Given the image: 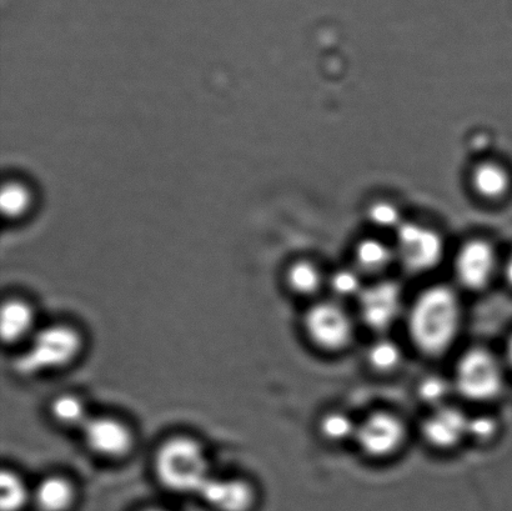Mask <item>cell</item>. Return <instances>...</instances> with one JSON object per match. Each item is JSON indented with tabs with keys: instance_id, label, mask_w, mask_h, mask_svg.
<instances>
[{
	"instance_id": "obj_22",
	"label": "cell",
	"mask_w": 512,
	"mask_h": 511,
	"mask_svg": "<svg viewBox=\"0 0 512 511\" xmlns=\"http://www.w3.org/2000/svg\"><path fill=\"white\" fill-rule=\"evenodd\" d=\"M28 205L29 194L20 185H8L0 195V207H2L3 213L9 215V217H18V215L24 213Z\"/></svg>"
},
{
	"instance_id": "obj_23",
	"label": "cell",
	"mask_w": 512,
	"mask_h": 511,
	"mask_svg": "<svg viewBox=\"0 0 512 511\" xmlns=\"http://www.w3.org/2000/svg\"><path fill=\"white\" fill-rule=\"evenodd\" d=\"M331 287L335 293L343 295V297L361 293L360 279L353 270L343 269L336 272L331 279Z\"/></svg>"
},
{
	"instance_id": "obj_8",
	"label": "cell",
	"mask_w": 512,
	"mask_h": 511,
	"mask_svg": "<svg viewBox=\"0 0 512 511\" xmlns=\"http://www.w3.org/2000/svg\"><path fill=\"white\" fill-rule=\"evenodd\" d=\"M401 290L393 282H381L361 290L360 313L368 327L385 330L398 319Z\"/></svg>"
},
{
	"instance_id": "obj_16",
	"label": "cell",
	"mask_w": 512,
	"mask_h": 511,
	"mask_svg": "<svg viewBox=\"0 0 512 511\" xmlns=\"http://www.w3.org/2000/svg\"><path fill=\"white\" fill-rule=\"evenodd\" d=\"M52 415L65 427H82L89 419L87 407L82 399L75 395H60L52 404Z\"/></svg>"
},
{
	"instance_id": "obj_24",
	"label": "cell",
	"mask_w": 512,
	"mask_h": 511,
	"mask_svg": "<svg viewBox=\"0 0 512 511\" xmlns=\"http://www.w3.org/2000/svg\"><path fill=\"white\" fill-rule=\"evenodd\" d=\"M449 393V384L440 377H429L420 383L419 394L424 402L439 403Z\"/></svg>"
},
{
	"instance_id": "obj_19",
	"label": "cell",
	"mask_w": 512,
	"mask_h": 511,
	"mask_svg": "<svg viewBox=\"0 0 512 511\" xmlns=\"http://www.w3.org/2000/svg\"><path fill=\"white\" fill-rule=\"evenodd\" d=\"M288 283L296 293L313 294L321 283L319 270L308 262L296 263L289 270Z\"/></svg>"
},
{
	"instance_id": "obj_14",
	"label": "cell",
	"mask_w": 512,
	"mask_h": 511,
	"mask_svg": "<svg viewBox=\"0 0 512 511\" xmlns=\"http://www.w3.org/2000/svg\"><path fill=\"white\" fill-rule=\"evenodd\" d=\"M73 500L72 484L60 477L44 479L34 492V502L40 511H65Z\"/></svg>"
},
{
	"instance_id": "obj_1",
	"label": "cell",
	"mask_w": 512,
	"mask_h": 511,
	"mask_svg": "<svg viewBox=\"0 0 512 511\" xmlns=\"http://www.w3.org/2000/svg\"><path fill=\"white\" fill-rule=\"evenodd\" d=\"M460 303L453 290L433 287L420 295L411 309L409 330L421 352L440 355L454 343L460 327Z\"/></svg>"
},
{
	"instance_id": "obj_3",
	"label": "cell",
	"mask_w": 512,
	"mask_h": 511,
	"mask_svg": "<svg viewBox=\"0 0 512 511\" xmlns=\"http://www.w3.org/2000/svg\"><path fill=\"white\" fill-rule=\"evenodd\" d=\"M82 350V338L68 325H52L35 334L27 349L15 359L20 375H33L62 369L73 363Z\"/></svg>"
},
{
	"instance_id": "obj_4",
	"label": "cell",
	"mask_w": 512,
	"mask_h": 511,
	"mask_svg": "<svg viewBox=\"0 0 512 511\" xmlns=\"http://www.w3.org/2000/svg\"><path fill=\"white\" fill-rule=\"evenodd\" d=\"M504 375L498 359L488 350H469L456 369V387L464 397L474 402L498 397L503 390Z\"/></svg>"
},
{
	"instance_id": "obj_6",
	"label": "cell",
	"mask_w": 512,
	"mask_h": 511,
	"mask_svg": "<svg viewBox=\"0 0 512 511\" xmlns=\"http://www.w3.org/2000/svg\"><path fill=\"white\" fill-rule=\"evenodd\" d=\"M398 249L401 260L411 272L434 268L443 257V242L439 235L416 224L399 227Z\"/></svg>"
},
{
	"instance_id": "obj_2",
	"label": "cell",
	"mask_w": 512,
	"mask_h": 511,
	"mask_svg": "<svg viewBox=\"0 0 512 511\" xmlns=\"http://www.w3.org/2000/svg\"><path fill=\"white\" fill-rule=\"evenodd\" d=\"M155 473L165 487L178 493H200L212 477L202 445L187 437L162 445L155 458Z\"/></svg>"
},
{
	"instance_id": "obj_27",
	"label": "cell",
	"mask_w": 512,
	"mask_h": 511,
	"mask_svg": "<svg viewBox=\"0 0 512 511\" xmlns=\"http://www.w3.org/2000/svg\"><path fill=\"white\" fill-rule=\"evenodd\" d=\"M505 277H506V280H508V283L512 287V257L508 260V263H506Z\"/></svg>"
},
{
	"instance_id": "obj_29",
	"label": "cell",
	"mask_w": 512,
	"mask_h": 511,
	"mask_svg": "<svg viewBox=\"0 0 512 511\" xmlns=\"http://www.w3.org/2000/svg\"><path fill=\"white\" fill-rule=\"evenodd\" d=\"M145 511H164V510H160V509H149V510H145Z\"/></svg>"
},
{
	"instance_id": "obj_11",
	"label": "cell",
	"mask_w": 512,
	"mask_h": 511,
	"mask_svg": "<svg viewBox=\"0 0 512 511\" xmlns=\"http://www.w3.org/2000/svg\"><path fill=\"white\" fill-rule=\"evenodd\" d=\"M200 495L219 511H248L254 503V492L240 479L210 477Z\"/></svg>"
},
{
	"instance_id": "obj_25",
	"label": "cell",
	"mask_w": 512,
	"mask_h": 511,
	"mask_svg": "<svg viewBox=\"0 0 512 511\" xmlns=\"http://www.w3.org/2000/svg\"><path fill=\"white\" fill-rule=\"evenodd\" d=\"M371 222L381 228H393L399 224L400 214L398 209L389 203H378L369 210Z\"/></svg>"
},
{
	"instance_id": "obj_20",
	"label": "cell",
	"mask_w": 512,
	"mask_h": 511,
	"mask_svg": "<svg viewBox=\"0 0 512 511\" xmlns=\"http://www.w3.org/2000/svg\"><path fill=\"white\" fill-rule=\"evenodd\" d=\"M369 362L380 372H389L401 362V350L388 339H380L369 349Z\"/></svg>"
},
{
	"instance_id": "obj_17",
	"label": "cell",
	"mask_w": 512,
	"mask_h": 511,
	"mask_svg": "<svg viewBox=\"0 0 512 511\" xmlns=\"http://www.w3.org/2000/svg\"><path fill=\"white\" fill-rule=\"evenodd\" d=\"M0 508L2 511H19L29 499L27 485L17 474L3 470L0 477Z\"/></svg>"
},
{
	"instance_id": "obj_13",
	"label": "cell",
	"mask_w": 512,
	"mask_h": 511,
	"mask_svg": "<svg viewBox=\"0 0 512 511\" xmlns=\"http://www.w3.org/2000/svg\"><path fill=\"white\" fill-rule=\"evenodd\" d=\"M34 312L22 300L13 299L4 303L0 313V333L5 343H14L32 333Z\"/></svg>"
},
{
	"instance_id": "obj_28",
	"label": "cell",
	"mask_w": 512,
	"mask_h": 511,
	"mask_svg": "<svg viewBox=\"0 0 512 511\" xmlns=\"http://www.w3.org/2000/svg\"><path fill=\"white\" fill-rule=\"evenodd\" d=\"M508 358H509V362L512 365V337H511L509 345H508Z\"/></svg>"
},
{
	"instance_id": "obj_10",
	"label": "cell",
	"mask_w": 512,
	"mask_h": 511,
	"mask_svg": "<svg viewBox=\"0 0 512 511\" xmlns=\"http://www.w3.org/2000/svg\"><path fill=\"white\" fill-rule=\"evenodd\" d=\"M496 257L494 249L483 240H473L460 250L456 258V275L466 288L483 289L493 278Z\"/></svg>"
},
{
	"instance_id": "obj_9",
	"label": "cell",
	"mask_w": 512,
	"mask_h": 511,
	"mask_svg": "<svg viewBox=\"0 0 512 511\" xmlns=\"http://www.w3.org/2000/svg\"><path fill=\"white\" fill-rule=\"evenodd\" d=\"M88 448L107 458H120L133 447V435L127 425L109 417L89 418L83 425Z\"/></svg>"
},
{
	"instance_id": "obj_5",
	"label": "cell",
	"mask_w": 512,
	"mask_h": 511,
	"mask_svg": "<svg viewBox=\"0 0 512 511\" xmlns=\"http://www.w3.org/2000/svg\"><path fill=\"white\" fill-rule=\"evenodd\" d=\"M304 324L313 343L331 352L345 348L353 338V323L338 304L314 305L306 313Z\"/></svg>"
},
{
	"instance_id": "obj_12",
	"label": "cell",
	"mask_w": 512,
	"mask_h": 511,
	"mask_svg": "<svg viewBox=\"0 0 512 511\" xmlns=\"http://www.w3.org/2000/svg\"><path fill=\"white\" fill-rule=\"evenodd\" d=\"M469 419L459 409L444 407L430 415L424 424L429 443L438 448H451L468 434Z\"/></svg>"
},
{
	"instance_id": "obj_18",
	"label": "cell",
	"mask_w": 512,
	"mask_h": 511,
	"mask_svg": "<svg viewBox=\"0 0 512 511\" xmlns=\"http://www.w3.org/2000/svg\"><path fill=\"white\" fill-rule=\"evenodd\" d=\"M391 258L393 254L389 247L376 239L364 240L356 249V260L360 268L366 272H379L385 269L390 264Z\"/></svg>"
},
{
	"instance_id": "obj_21",
	"label": "cell",
	"mask_w": 512,
	"mask_h": 511,
	"mask_svg": "<svg viewBox=\"0 0 512 511\" xmlns=\"http://www.w3.org/2000/svg\"><path fill=\"white\" fill-rule=\"evenodd\" d=\"M321 433L325 438L340 442L356 433L353 420L343 413H331L321 420Z\"/></svg>"
},
{
	"instance_id": "obj_15",
	"label": "cell",
	"mask_w": 512,
	"mask_h": 511,
	"mask_svg": "<svg viewBox=\"0 0 512 511\" xmlns=\"http://www.w3.org/2000/svg\"><path fill=\"white\" fill-rule=\"evenodd\" d=\"M473 184L481 197L498 199L508 193L510 177L508 172L498 164H483L475 170Z\"/></svg>"
},
{
	"instance_id": "obj_7",
	"label": "cell",
	"mask_w": 512,
	"mask_h": 511,
	"mask_svg": "<svg viewBox=\"0 0 512 511\" xmlns=\"http://www.w3.org/2000/svg\"><path fill=\"white\" fill-rule=\"evenodd\" d=\"M355 435L366 454L371 457H386L403 443L405 428L394 415L378 413L366 419L356 429Z\"/></svg>"
},
{
	"instance_id": "obj_26",
	"label": "cell",
	"mask_w": 512,
	"mask_h": 511,
	"mask_svg": "<svg viewBox=\"0 0 512 511\" xmlns=\"http://www.w3.org/2000/svg\"><path fill=\"white\" fill-rule=\"evenodd\" d=\"M496 423L489 417L469 419L468 434L478 440H489L496 433Z\"/></svg>"
}]
</instances>
